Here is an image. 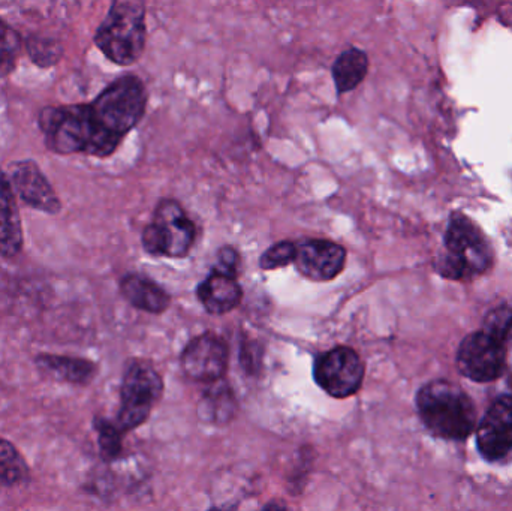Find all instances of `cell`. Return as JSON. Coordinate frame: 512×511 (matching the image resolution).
<instances>
[{"mask_svg": "<svg viewBox=\"0 0 512 511\" xmlns=\"http://www.w3.org/2000/svg\"><path fill=\"white\" fill-rule=\"evenodd\" d=\"M38 125L45 146L59 155H83L107 158L119 144L104 134L93 117L89 104L47 107L39 113Z\"/></svg>", "mask_w": 512, "mask_h": 511, "instance_id": "cell-1", "label": "cell"}, {"mask_svg": "<svg viewBox=\"0 0 512 511\" xmlns=\"http://www.w3.org/2000/svg\"><path fill=\"white\" fill-rule=\"evenodd\" d=\"M421 420L445 440H466L477 428V408L462 387L451 381L426 384L417 395Z\"/></svg>", "mask_w": 512, "mask_h": 511, "instance_id": "cell-2", "label": "cell"}, {"mask_svg": "<svg viewBox=\"0 0 512 511\" xmlns=\"http://www.w3.org/2000/svg\"><path fill=\"white\" fill-rule=\"evenodd\" d=\"M146 6L135 0H120L110 6L95 33V44L111 62L134 65L146 48Z\"/></svg>", "mask_w": 512, "mask_h": 511, "instance_id": "cell-3", "label": "cell"}, {"mask_svg": "<svg viewBox=\"0 0 512 511\" xmlns=\"http://www.w3.org/2000/svg\"><path fill=\"white\" fill-rule=\"evenodd\" d=\"M89 105L102 132L120 144L146 113V86L135 75H125L105 87Z\"/></svg>", "mask_w": 512, "mask_h": 511, "instance_id": "cell-4", "label": "cell"}, {"mask_svg": "<svg viewBox=\"0 0 512 511\" xmlns=\"http://www.w3.org/2000/svg\"><path fill=\"white\" fill-rule=\"evenodd\" d=\"M445 248L447 252L441 255L436 264L444 278L468 279L492 267V245L486 234L468 216H451L445 233Z\"/></svg>", "mask_w": 512, "mask_h": 511, "instance_id": "cell-5", "label": "cell"}, {"mask_svg": "<svg viewBox=\"0 0 512 511\" xmlns=\"http://www.w3.org/2000/svg\"><path fill=\"white\" fill-rule=\"evenodd\" d=\"M197 237V228L179 201L162 200L144 228V251L153 257L183 258L189 254Z\"/></svg>", "mask_w": 512, "mask_h": 511, "instance_id": "cell-6", "label": "cell"}, {"mask_svg": "<svg viewBox=\"0 0 512 511\" xmlns=\"http://www.w3.org/2000/svg\"><path fill=\"white\" fill-rule=\"evenodd\" d=\"M161 375L150 363L132 360L123 374L120 389V410L116 425L123 432L132 431L149 419L156 402L161 399Z\"/></svg>", "mask_w": 512, "mask_h": 511, "instance_id": "cell-7", "label": "cell"}, {"mask_svg": "<svg viewBox=\"0 0 512 511\" xmlns=\"http://www.w3.org/2000/svg\"><path fill=\"white\" fill-rule=\"evenodd\" d=\"M313 377L331 398L346 399L361 389L364 365L352 348L336 347L316 359Z\"/></svg>", "mask_w": 512, "mask_h": 511, "instance_id": "cell-8", "label": "cell"}, {"mask_svg": "<svg viewBox=\"0 0 512 511\" xmlns=\"http://www.w3.org/2000/svg\"><path fill=\"white\" fill-rule=\"evenodd\" d=\"M505 363L507 348L483 330L466 336L457 353V368L477 383H489L501 377Z\"/></svg>", "mask_w": 512, "mask_h": 511, "instance_id": "cell-9", "label": "cell"}, {"mask_svg": "<svg viewBox=\"0 0 512 511\" xmlns=\"http://www.w3.org/2000/svg\"><path fill=\"white\" fill-rule=\"evenodd\" d=\"M230 351L224 339L215 333H204L192 339L182 354L183 372L200 383L221 381L228 368Z\"/></svg>", "mask_w": 512, "mask_h": 511, "instance_id": "cell-10", "label": "cell"}, {"mask_svg": "<svg viewBox=\"0 0 512 511\" xmlns=\"http://www.w3.org/2000/svg\"><path fill=\"white\" fill-rule=\"evenodd\" d=\"M295 246V269L309 281H333L345 269L346 249L331 240L307 239Z\"/></svg>", "mask_w": 512, "mask_h": 511, "instance_id": "cell-11", "label": "cell"}, {"mask_svg": "<svg viewBox=\"0 0 512 511\" xmlns=\"http://www.w3.org/2000/svg\"><path fill=\"white\" fill-rule=\"evenodd\" d=\"M477 446L487 461H501L512 455V396L493 402L477 432Z\"/></svg>", "mask_w": 512, "mask_h": 511, "instance_id": "cell-12", "label": "cell"}, {"mask_svg": "<svg viewBox=\"0 0 512 511\" xmlns=\"http://www.w3.org/2000/svg\"><path fill=\"white\" fill-rule=\"evenodd\" d=\"M11 183L27 206L50 215L62 210L59 197L36 162H14L11 165Z\"/></svg>", "mask_w": 512, "mask_h": 511, "instance_id": "cell-13", "label": "cell"}, {"mask_svg": "<svg viewBox=\"0 0 512 511\" xmlns=\"http://www.w3.org/2000/svg\"><path fill=\"white\" fill-rule=\"evenodd\" d=\"M197 297L209 314L225 315L242 303L243 290L237 278L212 270L198 285Z\"/></svg>", "mask_w": 512, "mask_h": 511, "instance_id": "cell-14", "label": "cell"}, {"mask_svg": "<svg viewBox=\"0 0 512 511\" xmlns=\"http://www.w3.org/2000/svg\"><path fill=\"white\" fill-rule=\"evenodd\" d=\"M23 248V227L11 180L0 170V255L14 258Z\"/></svg>", "mask_w": 512, "mask_h": 511, "instance_id": "cell-15", "label": "cell"}, {"mask_svg": "<svg viewBox=\"0 0 512 511\" xmlns=\"http://www.w3.org/2000/svg\"><path fill=\"white\" fill-rule=\"evenodd\" d=\"M35 363L36 368L45 377L59 383L72 384V386H87L98 374V366L95 363L80 357L39 354Z\"/></svg>", "mask_w": 512, "mask_h": 511, "instance_id": "cell-16", "label": "cell"}, {"mask_svg": "<svg viewBox=\"0 0 512 511\" xmlns=\"http://www.w3.org/2000/svg\"><path fill=\"white\" fill-rule=\"evenodd\" d=\"M120 293L134 308L149 314H162L171 305V297L161 285L140 273H128L120 281Z\"/></svg>", "mask_w": 512, "mask_h": 511, "instance_id": "cell-17", "label": "cell"}, {"mask_svg": "<svg viewBox=\"0 0 512 511\" xmlns=\"http://www.w3.org/2000/svg\"><path fill=\"white\" fill-rule=\"evenodd\" d=\"M369 71V57L360 48L351 47L343 51L334 62L333 80L339 95L357 89Z\"/></svg>", "mask_w": 512, "mask_h": 511, "instance_id": "cell-18", "label": "cell"}, {"mask_svg": "<svg viewBox=\"0 0 512 511\" xmlns=\"http://www.w3.org/2000/svg\"><path fill=\"white\" fill-rule=\"evenodd\" d=\"M29 467L17 447L0 438V486H14L26 480Z\"/></svg>", "mask_w": 512, "mask_h": 511, "instance_id": "cell-19", "label": "cell"}, {"mask_svg": "<svg viewBox=\"0 0 512 511\" xmlns=\"http://www.w3.org/2000/svg\"><path fill=\"white\" fill-rule=\"evenodd\" d=\"M203 411L207 420L225 423L231 420L234 413V396L227 384L216 381L203 401Z\"/></svg>", "mask_w": 512, "mask_h": 511, "instance_id": "cell-20", "label": "cell"}, {"mask_svg": "<svg viewBox=\"0 0 512 511\" xmlns=\"http://www.w3.org/2000/svg\"><path fill=\"white\" fill-rule=\"evenodd\" d=\"M483 332L505 348L512 347V302L502 303L489 312L484 321Z\"/></svg>", "mask_w": 512, "mask_h": 511, "instance_id": "cell-21", "label": "cell"}, {"mask_svg": "<svg viewBox=\"0 0 512 511\" xmlns=\"http://www.w3.org/2000/svg\"><path fill=\"white\" fill-rule=\"evenodd\" d=\"M20 53V35L0 18V77L14 71Z\"/></svg>", "mask_w": 512, "mask_h": 511, "instance_id": "cell-22", "label": "cell"}, {"mask_svg": "<svg viewBox=\"0 0 512 511\" xmlns=\"http://www.w3.org/2000/svg\"><path fill=\"white\" fill-rule=\"evenodd\" d=\"M95 429L98 432L99 449L104 461L111 462L122 455L123 434L125 432L116 425L105 419L95 420Z\"/></svg>", "mask_w": 512, "mask_h": 511, "instance_id": "cell-23", "label": "cell"}, {"mask_svg": "<svg viewBox=\"0 0 512 511\" xmlns=\"http://www.w3.org/2000/svg\"><path fill=\"white\" fill-rule=\"evenodd\" d=\"M26 47L30 59L38 63L39 66L54 65L62 57V47L54 39L32 36V38L27 39Z\"/></svg>", "mask_w": 512, "mask_h": 511, "instance_id": "cell-24", "label": "cell"}, {"mask_svg": "<svg viewBox=\"0 0 512 511\" xmlns=\"http://www.w3.org/2000/svg\"><path fill=\"white\" fill-rule=\"evenodd\" d=\"M297 246L289 240L274 243L259 258V267L262 270H276L280 267L289 266L294 263Z\"/></svg>", "mask_w": 512, "mask_h": 511, "instance_id": "cell-25", "label": "cell"}, {"mask_svg": "<svg viewBox=\"0 0 512 511\" xmlns=\"http://www.w3.org/2000/svg\"><path fill=\"white\" fill-rule=\"evenodd\" d=\"M240 269V255L233 246H224L219 251L218 261L216 266L213 267L215 272L224 273V275L231 276V278H237Z\"/></svg>", "mask_w": 512, "mask_h": 511, "instance_id": "cell-26", "label": "cell"}, {"mask_svg": "<svg viewBox=\"0 0 512 511\" xmlns=\"http://www.w3.org/2000/svg\"><path fill=\"white\" fill-rule=\"evenodd\" d=\"M242 362L243 368L252 372L256 371V366L259 365L258 360H256V345L243 344Z\"/></svg>", "mask_w": 512, "mask_h": 511, "instance_id": "cell-27", "label": "cell"}, {"mask_svg": "<svg viewBox=\"0 0 512 511\" xmlns=\"http://www.w3.org/2000/svg\"><path fill=\"white\" fill-rule=\"evenodd\" d=\"M262 511H291L285 504L282 503H270L268 506H265V509Z\"/></svg>", "mask_w": 512, "mask_h": 511, "instance_id": "cell-28", "label": "cell"}, {"mask_svg": "<svg viewBox=\"0 0 512 511\" xmlns=\"http://www.w3.org/2000/svg\"><path fill=\"white\" fill-rule=\"evenodd\" d=\"M209 511H221V510H218V509H213V510H209Z\"/></svg>", "mask_w": 512, "mask_h": 511, "instance_id": "cell-29", "label": "cell"}]
</instances>
